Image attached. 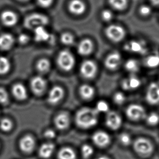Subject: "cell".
Wrapping results in <instances>:
<instances>
[{
  "label": "cell",
  "mask_w": 159,
  "mask_h": 159,
  "mask_svg": "<svg viewBox=\"0 0 159 159\" xmlns=\"http://www.w3.org/2000/svg\"><path fill=\"white\" fill-rule=\"evenodd\" d=\"M99 113L95 109L84 107L76 114L75 122L78 127L82 129H89L98 122Z\"/></svg>",
  "instance_id": "1"
},
{
  "label": "cell",
  "mask_w": 159,
  "mask_h": 159,
  "mask_svg": "<svg viewBox=\"0 0 159 159\" xmlns=\"http://www.w3.org/2000/svg\"><path fill=\"white\" fill-rule=\"evenodd\" d=\"M49 18L41 13L31 14L25 18L24 25L30 30H35L39 27H45L49 24Z\"/></svg>",
  "instance_id": "2"
},
{
  "label": "cell",
  "mask_w": 159,
  "mask_h": 159,
  "mask_svg": "<svg viewBox=\"0 0 159 159\" xmlns=\"http://www.w3.org/2000/svg\"><path fill=\"white\" fill-rule=\"evenodd\" d=\"M57 61L59 67L65 71H70L75 64L74 56L68 50H63L58 54Z\"/></svg>",
  "instance_id": "3"
},
{
  "label": "cell",
  "mask_w": 159,
  "mask_h": 159,
  "mask_svg": "<svg viewBox=\"0 0 159 159\" xmlns=\"http://www.w3.org/2000/svg\"><path fill=\"white\" fill-rule=\"evenodd\" d=\"M105 34L108 39L114 43H119L124 39L126 32L122 26L117 25H111L105 30Z\"/></svg>",
  "instance_id": "4"
},
{
  "label": "cell",
  "mask_w": 159,
  "mask_h": 159,
  "mask_svg": "<svg viewBox=\"0 0 159 159\" xmlns=\"http://www.w3.org/2000/svg\"><path fill=\"white\" fill-rule=\"evenodd\" d=\"M133 147L136 152L142 157H148L153 152V144L145 138L136 139L133 142Z\"/></svg>",
  "instance_id": "5"
},
{
  "label": "cell",
  "mask_w": 159,
  "mask_h": 159,
  "mask_svg": "<svg viewBox=\"0 0 159 159\" xmlns=\"http://www.w3.org/2000/svg\"><path fill=\"white\" fill-rule=\"evenodd\" d=\"M126 115L129 119L136 121L145 118L147 114L146 110L142 106L133 104L127 107Z\"/></svg>",
  "instance_id": "6"
},
{
  "label": "cell",
  "mask_w": 159,
  "mask_h": 159,
  "mask_svg": "<svg viewBox=\"0 0 159 159\" xmlns=\"http://www.w3.org/2000/svg\"><path fill=\"white\" fill-rule=\"evenodd\" d=\"M124 50L133 53L144 54L148 51V48L144 41L141 40H133L125 45Z\"/></svg>",
  "instance_id": "7"
},
{
  "label": "cell",
  "mask_w": 159,
  "mask_h": 159,
  "mask_svg": "<svg viewBox=\"0 0 159 159\" xmlns=\"http://www.w3.org/2000/svg\"><path fill=\"white\" fill-rule=\"evenodd\" d=\"M97 72V64L93 60H85L81 65L80 73L82 77L86 79H92L96 75Z\"/></svg>",
  "instance_id": "8"
},
{
  "label": "cell",
  "mask_w": 159,
  "mask_h": 159,
  "mask_svg": "<svg viewBox=\"0 0 159 159\" xmlns=\"http://www.w3.org/2000/svg\"><path fill=\"white\" fill-rule=\"evenodd\" d=\"M105 123L108 128L116 130L119 129L122 125V119L118 113L113 111H109L106 113Z\"/></svg>",
  "instance_id": "9"
},
{
  "label": "cell",
  "mask_w": 159,
  "mask_h": 159,
  "mask_svg": "<svg viewBox=\"0 0 159 159\" xmlns=\"http://www.w3.org/2000/svg\"><path fill=\"white\" fill-rule=\"evenodd\" d=\"M146 99L149 104L157 105L159 103V84L151 83L147 89Z\"/></svg>",
  "instance_id": "10"
},
{
  "label": "cell",
  "mask_w": 159,
  "mask_h": 159,
  "mask_svg": "<svg viewBox=\"0 0 159 159\" xmlns=\"http://www.w3.org/2000/svg\"><path fill=\"white\" fill-rule=\"evenodd\" d=\"M31 88L33 93L38 96L42 95L44 93L47 82L44 78L41 76H36L31 80Z\"/></svg>",
  "instance_id": "11"
},
{
  "label": "cell",
  "mask_w": 159,
  "mask_h": 159,
  "mask_svg": "<svg viewBox=\"0 0 159 159\" xmlns=\"http://www.w3.org/2000/svg\"><path fill=\"white\" fill-rule=\"evenodd\" d=\"M122 62V56L119 52H113L109 54L106 58L104 64L107 69L114 70L117 69Z\"/></svg>",
  "instance_id": "12"
},
{
  "label": "cell",
  "mask_w": 159,
  "mask_h": 159,
  "mask_svg": "<svg viewBox=\"0 0 159 159\" xmlns=\"http://www.w3.org/2000/svg\"><path fill=\"white\" fill-rule=\"evenodd\" d=\"M36 147L35 138L30 135H26L20 140L19 147L21 151L26 153H32Z\"/></svg>",
  "instance_id": "13"
},
{
  "label": "cell",
  "mask_w": 159,
  "mask_h": 159,
  "mask_svg": "<svg viewBox=\"0 0 159 159\" xmlns=\"http://www.w3.org/2000/svg\"><path fill=\"white\" fill-rule=\"evenodd\" d=\"M92 140L94 144L100 148H105L108 146L111 142L110 135L104 131L95 132L93 135Z\"/></svg>",
  "instance_id": "14"
},
{
  "label": "cell",
  "mask_w": 159,
  "mask_h": 159,
  "mask_svg": "<svg viewBox=\"0 0 159 159\" xmlns=\"http://www.w3.org/2000/svg\"><path fill=\"white\" fill-rule=\"evenodd\" d=\"M64 96L65 91L62 87L54 86L49 91L47 97V101L50 104L55 105L61 101Z\"/></svg>",
  "instance_id": "15"
},
{
  "label": "cell",
  "mask_w": 159,
  "mask_h": 159,
  "mask_svg": "<svg viewBox=\"0 0 159 159\" xmlns=\"http://www.w3.org/2000/svg\"><path fill=\"white\" fill-rule=\"evenodd\" d=\"M141 82L140 78L136 75H130L123 80L121 85L122 88L126 91L134 90L140 87Z\"/></svg>",
  "instance_id": "16"
},
{
  "label": "cell",
  "mask_w": 159,
  "mask_h": 159,
  "mask_svg": "<svg viewBox=\"0 0 159 159\" xmlns=\"http://www.w3.org/2000/svg\"><path fill=\"white\" fill-rule=\"evenodd\" d=\"M2 24L7 27L15 26L17 22V16L15 13L10 10L4 11L0 16Z\"/></svg>",
  "instance_id": "17"
},
{
  "label": "cell",
  "mask_w": 159,
  "mask_h": 159,
  "mask_svg": "<svg viewBox=\"0 0 159 159\" xmlns=\"http://www.w3.org/2000/svg\"><path fill=\"white\" fill-rule=\"evenodd\" d=\"M34 33L35 40L38 43L49 41L52 43V41H54L53 36L47 32L45 27H39L36 28L34 30Z\"/></svg>",
  "instance_id": "18"
},
{
  "label": "cell",
  "mask_w": 159,
  "mask_h": 159,
  "mask_svg": "<svg viewBox=\"0 0 159 159\" xmlns=\"http://www.w3.org/2000/svg\"><path fill=\"white\" fill-rule=\"evenodd\" d=\"M68 9L74 15H80L85 12L86 6L81 0H71L68 4Z\"/></svg>",
  "instance_id": "19"
},
{
  "label": "cell",
  "mask_w": 159,
  "mask_h": 159,
  "mask_svg": "<svg viewBox=\"0 0 159 159\" xmlns=\"http://www.w3.org/2000/svg\"><path fill=\"white\" fill-rule=\"evenodd\" d=\"M55 125L57 129L63 130L67 129L70 125V117L65 112L58 114L55 119Z\"/></svg>",
  "instance_id": "20"
},
{
  "label": "cell",
  "mask_w": 159,
  "mask_h": 159,
  "mask_svg": "<svg viewBox=\"0 0 159 159\" xmlns=\"http://www.w3.org/2000/svg\"><path fill=\"white\" fill-rule=\"evenodd\" d=\"M93 50V43L90 39H85L80 43L78 47L79 53L81 56L89 55Z\"/></svg>",
  "instance_id": "21"
},
{
  "label": "cell",
  "mask_w": 159,
  "mask_h": 159,
  "mask_svg": "<svg viewBox=\"0 0 159 159\" xmlns=\"http://www.w3.org/2000/svg\"><path fill=\"white\" fill-rule=\"evenodd\" d=\"M55 149V145L51 142L41 144L38 151L40 157L43 159H49L51 157Z\"/></svg>",
  "instance_id": "22"
},
{
  "label": "cell",
  "mask_w": 159,
  "mask_h": 159,
  "mask_svg": "<svg viewBox=\"0 0 159 159\" xmlns=\"http://www.w3.org/2000/svg\"><path fill=\"white\" fill-rule=\"evenodd\" d=\"M12 93L14 96L20 101H24L27 98V91L23 84L17 83L13 85Z\"/></svg>",
  "instance_id": "23"
},
{
  "label": "cell",
  "mask_w": 159,
  "mask_h": 159,
  "mask_svg": "<svg viewBox=\"0 0 159 159\" xmlns=\"http://www.w3.org/2000/svg\"><path fill=\"white\" fill-rule=\"evenodd\" d=\"M14 43L13 36L8 33H4L0 35V49L3 51L10 50Z\"/></svg>",
  "instance_id": "24"
},
{
  "label": "cell",
  "mask_w": 159,
  "mask_h": 159,
  "mask_svg": "<svg viewBox=\"0 0 159 159\" xmlns=\"http://www.w3.org/2000/svg\"><path fill=\"white\" fill-rule=\"evenodd\" d=\"M95 93L94 88L88 84H84L80 88V94L82 98L86 100L92 99L94 96Z\"/></svg>",
  "instance_id": "25"
},
{
  "label": "cell",
  "mask_w": 159,
  "mask_h": 159,
  "mask_svg": "<svg viewBox=\"0 0 159 159\" xmlns=\"http://www.w3.org/2000/svg\"><path fill=\"white\" fill-rule=\"evenodd\" d=\"M124 67L130 75H136L140 70V63L136 59H130L125 63Z\"/></svg>",
  "instance_id": "26"
},
{
  "label": "cell",
  "mask_w": 159,
  "mask_h": 159,
  "mask_svg": "<svg viewBox=\"0 0 159 159\" xmlns=\"http://www.w3.org/2000/svg\"><path fill=\"white\" fill-rule=\"evenodd\" d=\"M58 159H76V154L73 149L64 147L58 152Z\"/></svg>",
  "instance_id": "27"
},
{
  "label": "cell",
  "mask_w": 159,
  "mask_h": 159,
  "mask_svg": "<svg viewBox=\"0 0 159 159\" xmlns=\"http://www.w3.org/2000/svg\"><path fill=\"white\" fill-rule=\"evenodd\" d=\"M145 64L149 68H156L159 66V54H152L145 59Z\"/></svg>",
  "instance_id": "28"
},
{
  "label": "cell",
  "mask_w": 159,
  "mask_h": 159,
  "mask_svg": "<svg viewBox=\"0 0 159 159\" xmlns=\"http://www.w3.org/2000/svg\"><path fill=\"white\" fill-rule=\"evenodd\" d=\"M36 67L38 71L41 73H47L51 68V63L50 62L49 60L47 59L42 58L38 60Z\"/></svg>",
  "instance_id": "29"
},
{
  "label": "cell",
  "mask_w": 159,
  "mask_h": 159,
  "mask_svg": "<svg viewBox=\"0 0 159 159\" xmlns=\"http://www.w3.org/2000/svg\"><path fill=\"white\" fill-rule=\"evenodd\" d=\"M11 68V62L8 59L5 57H0V75L7 74Z\"/></svg>",
  "instance_id": "30"
},
{
  "label": "cell",
  "mask_w": 159,
  "mask_h": 159,
  "mask_svg": "<svg viewBox=\"0 0 159 159\" xmlns=\"http://www.w3.org/2000/svg\"><path fill=\"white\" fill-rule=\"evenodd\" d=\"M110 6L117 11H122L126 8L128 0H109Z\"/></svg>",
  "instance_id": "31"
},
{
  "label": "cell",
  "mask_w": 159,
  "mask_h": 159,
  "mask_svg": "<svg viewBox=\"0 0 159 159\" xmlns=\"http://www.w3.org/2000/svg\"><path fill=\"white\" fill-rule=\"evenodd\" d=\"M13 128L12 121L8 118H2L0 121V129L4 132L11 131Z\"/></svg>",
  "instance_id": "32"
},
{
  "label": "cell",
  "mask_w": 159,
  "mask_h": 159,
  "mask_svg": "<svg viewBox=\"0 0 159 159\" xmlns=\"http://www.w3.org/2000/svg\"><path fill=\"white\" fill-rule=\"evenodd\" d=\"M147 123L150 125L154 126L159 123V115L156 112H151L145 117Z\"/></svg>",
  "instance_id": "33"
},
{
  "label": "cell",
  "mask_w": 159,
  "mask_h": 159,
  "mask_svg": "<svg viewBox=\"0 0 159 159\" xmlns=\"http://www.w3.org/2000/svg\"><path fill=\"white\" fill-rule=\"evenodd\" d=\"M94 150L92 147L88 144L83 145L81 148V154L84 159H88L93 154Z\"/></svg>",
  "instance_id": "34"
},
{
  "label": "cell",
  "mask_w": 159,
  "mask_h": 159,
  "mask_svg": "<svg viewBox=\"0 0 159 159\" xmlns=\"http://www.w3.org/2000/svg\"><path fill=\"white\" fill-rule=\"evenodd\" d=\"M98 113H107L109 111V106L105 101H100L97 103L95 108Z\"/></svg>",
  "instance_id": "35"
},
{
  "label": "cell",
  "mask_w": 159,
  "mask_h": 159,
  "mask_svg": "<svg viewBox=\"0 0 159 159\" xmlns=\"http://www.w3.org/2000/svg\"><path fill=\"white\" fill-rule=\"evenodd\" d=\"M60 40L64 45H71L74 42V38L70 33H65L61 35Z\"/></svg>",
  "instance_id": "36"
},
{
  "label": "cell",
  "mask_w": 159,
  "mask_h": 159,
  "mask_svg": "<svg viewBox=\"0 0 159 159\" xmlns=\"http://www.w3.org/2000/svg\"><path fill=\"white\" fill-rule=\"evenodd\" d=\"M126 97L124 94L122 92H117L113 96V101L117 105H122L124 103Z\"/></svg>",
  "instance_id": "37"
},
{
  "label": "cell",
  "mask_w": 159,
  "mask_h": 159,
  "mask_svg": "<svg viewBox=\"0 0 159 159\" xmlns=\"http://www.w3.org/2000/svg\"><path fill=\"white\" fill-rule=\"evenodd\" d=\"M119 140L120 143L124 146H128L131 144V138L128 134H121L119 137Z\"/></svg>",
  "instance_id": "38"
},
{
  "label": "cell",
  "mask_w": 159,
  "mask_h": 159,
  "mask_svg": "<svg viewBox=\"0 0 159 159\" xmlns=\"http://www.w3.org/2000/svg\"><path fill=\"white\" fill-rule=\"evenodd\" d=\"M8 93L4 89L0 88V103L6 104L8 103Z\"/></svg>",
  "instance_id": "39"
},
{
  "label": "cell",
  "mask_w": 159,
  "mask_h": 159,
  "mask_svg": "<svg viewBox=\"0 0 159 159\" xmlns=\"http://www.w3.org/2000/svg\"><path fill=\"white\" fill-rule=\"evenodd\" d=\"M101 15L102 19L105 21H110L113 16L112 11L108 9L104 10L101 12Z\"/></svg>",
  "instance_id": "40"
},
{
  "label": "cell",
  "mask_w": 159,
  "mask_h": 159,
  "mask_svg": "<svg viewBox=\"0 0 159 159\" xmlns=\"http://www.w3.org/2000/svg\"><path fill=\"white\" fill-rule=\"evenodd\" d=\"M152 9L148 5H142L140 8V13L141 15L146 16L151 14Z\"/></svg>",
  "instance_id": "41"
},
{
  "label": "cell",
  "mask_w": 159,
  "mask_h": 159,
  "mask_svg": "<svg viewBox=\"0 0 159 159\" xmlns=\"http://www.w3.org/2000/svg\"><path fill=\"white\" fill-rule=\"evenodd\" d=\"M38 3L43 8H48L51 6L53 0H37Z\"/></svg>",
  "instance_id": "42"
},
{
  "label": "cell",
  "mask_w": 159,
  "mask_h": 159,
  "mask_svg": "<svg viewBox=\"0 0 159 159\" xmlns=\"http://www.w3.org/2000/svg\"><path fill=\"white\" fill-rule=\"evenodd\" d=\"M29 40L30 38L27 35L25 34H21L18 37V41L22 45H25L28 43Z\"/></svg>",
  "instance_id": "43"
},
{
  "label": "cell",
  "mask_w": 159,
  "mask_h": 159,
  "mask_svg": "<svg viewBox=\"0 0 159 159\" xmlns=\"http://www.w3.org/2000/svg\"><path fill=\"white\" fill-rule=\"evenodd\" d=\"M56 134L55 131L52 129H47L44 133V136L47 139L51 140L56 137Z\"/></svg>",
  "instance_id": "44"
},
{
  "label": "cell",
  "mask_w": 159,
  "mask_h": 159,
  "mask_svg": "<svg viewBox=\"0 0 159 159\" xmlns=\"http://www.w3.org/2000/svg\"><path fill=\"white\" fill-rule=\"evenodd\" d=\"M154 5H159V0H150Z\"/></svg>",
  "instance_id": "45"
},
{
  "label": "cell",
  "mask_w": 159,
  "mask_h": 159,
  "mask_svg": "<svg viewBox=\"0 0 159 159\" xmlns=\"http://www.w3.org/2000/svg\"><path fill=\"white\" fill-rule=\"evenodd\" d=\"M95 159H110L109 157H106V156H100L99 157H97Z\"/></svg>",
  "instance_id": "46"
},
{
  "label": "cell",
  "mask_w": 159,
  "mask_h": 159,
  "mask_svg": "<svg viewBox=\"0 0 159 159\" xmlns=\"http://www.w3.org/2000/svg\"><path fill=\"white\" fill-rule=\"evenodd\" d=\"M18 1H22V2H26V1H27L28 0H18Z\"/></svg>",
  "instance_id": "47"
}]
</instances>
